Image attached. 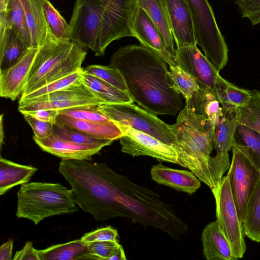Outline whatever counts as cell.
Returning <instances> with one entry per match:
<instances>
[{"mask_svg":"<svg viewBox=\"0 0 260 260\" xmlns=\"http://www.w3.org/2000/svg\"><path fill=\"white\" fill-rule=\"evenodd\" d=\"M84 73L99 78L113 86L127 92L125 81L116 68L110 66L92 64L83 69Z\"/></svg>","mask_w":260,"mask_h":260,"instance_id":"37","label":"cell"},{"mask_svg":"<svg viewBox=\"0 0 260 260\" xmlns=\"http://www.w3.org/2000/svg\"><path fill=\"white\" fill-rule=\"evenodd\" d=\"M150 174L156 183L189 194L201 186V181L191 171L172 169L161 163L152 166Z\"/></svg>","mask_w":260,"mask_h":260,"instance_id":"20","label":"cell"},{"mask_svg":"<svg viewBox=\"0 0 260 260\" xmlns=\"http://www.w3.org/2000/svg\"><path fill=\"white\" fill-rule=\"evenodd\" d=\"M43 9L46 22L53 35L57 39H70L69 24L49 0H44Z\"/></svg>","mask_w":260,"mask_h":260,"instance_id":"39","label":"cell"},{"mask_svg":"<svg viewBox=\"0 0 260 260\" xmlns=\"http://www.w3.org/2000/svg\"><path fill=\"white\" fill-rule=\"evenodd\" d=\"M211 191L219 228L229 242L234 256L237 259L242 258L246 250L245 235L234 201L229 175L223 176Z\"/></svg>","mask_w":260,"mask_h":260,"instance_id":"8","label":"cell"},{"mask_svg":"<svg viewBox=\"0 0 260 260\" xmlns=\"http://www.w3.org/2000/svg\"><path fill=\"white\" fill-rule=\"evenodd\" d=\"M83 83L105 101L106 104L134 102L128 92L83 72Z\"/></svg>","mask_w":260,"mask_h":260,"instance_id":"29","label":"cell"},{"mask_svg":"<svg viewBox=\"0 0 260 260\" xmlns=\"http://www.w3.org/2000/svg\"><path fill=\"white\" fill-rule=\"evenodd\" d=\"M1 147H2L4 139V135L3 132V114L1 115Z\"/></svg>","mask_w":260,"mask_h":260,"instance_id":"50","label":"cell"},{"mask_svg":"<svg viewBox=\"0 0 260 260\" xmlns=\"http://www.w3.org/2000/svg\"><path fill=\"white\" fill-rule=\"evenodd\" d=\"M105 104V101L82 82L81 84L34 99L19 100L18 110L21 113L39 109L60 111Z\"/></svg>","mask_w":260,"mask_h":260,"instance_id":"11","label":"cell"},{"mask_svg":"<svg viewBox=\"0 0 260 260\" xmlns=\"http://www.w3.org/2000/svg\"><path fill=\"white\" fill-rule=\"evenodd\" d=\"M110 0H76L69 24L70 40L93 51L103 9Z\"/></svg>","mask_w":260,"mask_h":260,"instance_id":"12","label":"cell"},{"mask_svg":"<svg viewBox=\"0 0 260 260\" xmlns=\"http://www.w3.org/2000/svg\"><path fill=\"white\" fill-rule=\"evenodd\" d=\"M23 113L28 114L38 120L50 122L53 124L55 123L57 116L58 115V111L49 109H39L24 112L21 113V114Z\"/></svg>","mask_w":260,"mask_h":260,"instance_id":"46","label":"cell"},{"mask_svg":"<svg viewBox=\"0 0 260 260\" xmlns=\"http://www.w3.org/2000/svg\"><path fill=\"white\" fill-rule=\"evenodd\" d=\"M83 74V71L82 68L69 75L54 80L23 96H21L20 100L34 99L67 88L73 85L81 84Z\"/></svg>","mask_w":260,"mask_h":260,"instance_id":"35","label":"cell"},{"mask_svg":"<svg viewBox=\"0 0 260 260\" xmlns=\"http://www.w3.org/2000/svg\"><path fill=\"white\" fill-rule=\"evenodd\" d=\"M118 233L116 229L111 226H106L90 232L86 233L81 239L86 243L96 241H111L117 242Z\"/></svg>","mask_w":260,"mask_h":260,"instance_id":"42","label":"cell"},{"mask_svg":"<svg viewBox=\"0 0 260 260\" xmlns=\"http://www.w3.org/2000/svg\"><path fill=\"white\" fill-rule=\"evenodd\" d=\"M37 170L34 167L20 165L1 156L0 195L16 185L28 182Z\"/></svg>","mask_w":260,"mask_h":260,"instance_id":"27","label":"cell"},{"mask_svg":"<svg viewBox=\"0 0 260 260\" xmlns=\"http://www.w3.org/2000/svg\"><path fill=\"white\" fill-rule=\"evenodd\" d=\"M14 260H40L37 249L33 247L31 242L26 243L23 248L15 252Z\"/></svg>","mask_w":260,"mask_h":260,"instance_id":"45","label":"cell"},{"mask_svg":"<svg viewBox=\"0 0 260 260\" xmlns=\"http://www.w3.org/2000/svg\"><path fill=\"white\" fill-rule=\"evenodd\" d=\"M53 134L57 137L79 144H95L104 147L110 145L113 140L94 137L76 129L54 124Z\"/></svg>","mask_w":260,"mask_h":260,"instance_id":"38","label":"cell"},{"mask_svg":"<svg viewBox=\"0 0 260 260\" xmlns=\"http://www.w3.org/2000/svg\"><path fill=\"white\" fill-rule=\"evenodd\" d=\"M134 37L142 44L155 52L170 66H175V58L169 52L159 29L146 12L138 8L132 22Z\"/></svg>","mask_w":260,"mask_h":260,"instance_id":"16","label":"cell"},{"mask_svg":"<svg viewBox=\"0 0 260 260\" xmlns=\"http://www.w3.org/2000/svg\"><path fill=\"white\" fill-rule=\"evenodd\" d=\"M188 100L192 105L195 111L208 119L214 127L223 116L222 108L220 106L219 100L210 91L200 89Z\"/></svg>","mask_w":260,"mask_h":260,"instance_id":"30","label":"cell"},{"mask_svg":"<svg viewBox=\"0 0 260 260\" xmlns=\"http://www.w3.org/2000/svg\"><path fill=\"white\" fill-rule=\"evenodd\" d=\"M186 1L193 19L197 44L219 72L228 62V48L217 25L212 8L208 0Z\"/></svg>","mask_w":260,"mask_h":260,"instance_id":"6","label":"cell"},{"mask_svg":"<svg viewBox=\"0 0 260 260\" xmlns=\"http://www.w3.org/2000/svg\"><path fill=\"white\" fill-rule=\"evenodd\" d=\"M138 6V0H110L105 4L93 51L95 56H104L113 41L134 37L132 22Z\"/></svg>","mask_w":260,"mask_h":260,"instance_id":"9","label":"cell"},{"mask_svg":"<svg viewBox=\"0 0 260 260\" xmlns=\"http://www.w3.org/2000/svg\"><path fill=\"white\" fill-rule=\"evenodd\" d=\"M260 23V15L258 17V18H257L255 23H254V25H256V24H257L258 23Z\"/></svg>","mask_w":260,"mask_h":260,"instance_id":"51","label":"cell"},{"mask_svg":"<svg viewBox=\"0 0 260 260\" xmlns=\"http://www.w3.org/2000/svg\"><path fill=\"white\" fill-rule=\"evenodd\" d=\"M118 127L122 133L119 139L122 152L132 156H148L177 164V154L171 146L129 126L120 125Z\"/></svg>","mask_w":260,"mask_h":260,"instance_id":"14","label":"cell"},{"mask_svg":"<svg viewBox=\"0 0 260 260\" xmlns=\"http://www.w3.org/2000/svg\"><path fill=\"white\" fill-rule=\"evenodd\" d=\"M120 246L117 241H96L88 243L89 251L101 260H109L114 251Z\"/></svg>","mask_w":260,"mask_h":260,"instance_id":"41","label":"cell"},{"mask_svg":"<svg viewBox=\"0 0 260 260\" xmlns=\"http://www.w3.org/2000/svg\"><path fill=\"white\" fill-rule=\"evenodd\" d=\"M6 14L9 27L18 34L28 48L32 47L30 32L19 0H9Z\"/></svg>","mask_w":260,"mask_h":260,"instance_id":"33","label":"cell"},{"mask_svg":"<svg viewBox=\"0 0 260 260\" xmlns=\"http://www.w3.org/2000/svg\"><path fill=\"white\" fill-rule=\"evenodd\" d=\"M175 62L195 79L200 89L211 91L218 99L223 78L197 45L177 47Z\"/></svg>","mask_w":260,"mask_h":260,"instance_id":"13","label":"cell"},{"mask_svg":"<svg viewBox=\"0 0 260 260\" xmlns=\"http://www.w3.org/2000/svg\"><path fill=\"white\" fill-rule=\"evenodd\" d=\"M250 99L245 107L239 108L234 116L239 124L246 125L260 133V91L250 90Z\"/></svg>","mask_w":260,"mask_h":260,"instance_id":"34","label":"cell"},{"mask_svg":"<svg viewBox=\"0 0 260 260\" xmlns=\"http://www.w3.org/2000/svg\"><path fill=\"white\" fill-rule=\"evenodd\" d=\"M22 114L32 128L35 137L43 139L53 134L54 124L38 120L25 113H22Z\"/></svg>","mask_w":260,"mask_h":260,"instance_id":"43","label":"cell"},{"mask_svg":"<svg viewBox=\"0 0 260 260\" xmlns=\"http://www.w3.org/2000/svg\"><path fill=\"white\" fill-rule=\"evenodd\" d=\"M238 124L234 115L223 114L214 127V148L216 154L211 156L209 167L215 186L230 168L229 152L232 149L234 134Z\"/></svg>","mask_w":260,"mask_h":260,"instance_id":"15","label":"cell"},{"mask_svg":"<svg viewBox=\"0 0 260 260\" xmlns=\"http://www.w3.org/2000/svg\"><path fill=\"white\" fill-rule=\"evenodd\" d=\"M13 241L9 240L0 247V260H12Z\"/></svg>","mask_w":260,"mask_h":260,"instance_id":"47","label":"cell"},{"mask_svg":"<svg viewBox=\"0 0 260 260\" xmlns=\"http://www.w3.org/2000/svg\"><path fill=\"white\" fill-rule=\"evenodd\" d=\"M40 260L101 259L91 253L88 243L81 239L37 250Z\"/></svg>","mask_w":260,"mask_h":260,"instance_id":"25","label":"cell"},{"mask_svg":"<svg viewBox=\"0 0 260 260\" xmlns=\"http://www.w3.org/2000/svg\"><path fill=\"white\" fill-rule=\"evenodd\" d=\"M234 143L260 169V133L246 125L239 124L234 134Z\"/></svg>","mask_w":260,"mask_h":260,"instance_id":"31","label":"cell"},{"mask_svg":"<svg viewBox=\"0 0 260 260\" xmlns=\"http://www.w3.org/2000/svg\"><path fill=\"white\" fill-rule=\"evenodd\" d=\"M98 107L85 106L76 107L58 111V113L83 120L99 123H110L112 122L104 113L99 109Z\"/></svg>","mask_w":260,"mask_h":260,"instance_id":"40","label":"cell"},{"mask_svg":"<svg viewBox=\"0 0 260 260\" xmlns=\"http://www.w3.org/2000/svg\"><path fill=\"white\" fill-rule=\"evenodd\" d=\"M243 224L245 235L252 241L260 242V179L248 200Z\"/></svg>","mask_w":260,"mask_h":260,"instance_id":"32","label":"cell"},{"mask_svg":"<svg viewBox=\"0 0 260 260\" xmlns=\"http://www.w3.org/2000/svg\"><path fill=\"white\" fill-rule=\"evenodd\" d=\"M250 97V90L240 88L223 78L218 99L223 114L234 115L239 108L247 105Z\"/></svg>","mask_w":260,"mask_h":260,"instance_id":"28","label":"cell"},{"mask_svg":"<svg viewBox=\"0 0 260 260\" xmlns=\"http://www.w3.org/2000/svg\"><path fill=\"white\" fill-rule=\"evenodd\" d=\"M9 0H0V13H6Z\"/></svg>","mask_w":260,"mask_h":260,"instance_id":"49","label":"cell"},{"mask_svg":"<svg viewBox=\"0 0 260 260\" xmlns=\"http://www.w3.org/2000/svg\"><path fill=\"white\" fill-rule=\"evenodd\" d=\"M33 139L43 151L62 159L91 160L93 155L104 147L100 145L79 144L61 139L53 134L43 139L33 136Z\"/></svg>","mask_w":260,"mask_h":260,"instance_id":"19","label":"cell"},{"mask_svg":"<svg viewBox=\"0 0 260 260\" xmlns=\"http://www.w3.org/2000/svg\"><path fill=\"white\" fill-rule=\"evenodd\" d=\"M16 216L37 225L48 217L79 211L71 189L58 183L27 182L17 192Z\"/></svg>","mask_w":260,"mask_h":260,"instance_id":"5","label":"cell"},{"mask_svg":"<svg viewBox=\"0 0 260 260\" xmlns=\"http://www.w3.org/2000/svg\"><path fill=\"white\" fill-rule=\"evenodd\" d=\"M55 124L76 129L101 139L114 141L122 135L121 131L113 122L99 123L83 120L58 113Z\"/></svg>","mask_w":260,"mask_h":260,"instance_id":"24","label":"cell"},{"mask_svg":"<svg viewBox=\"0 0 260 260\" xmlns=\"http://www.w3.org/2000/svg\"><path fill=\"white\" fill-rule=\"evenodd\" d=\"M167 64L142 44L119 47L110 62L121 74L134 102L156 115L175 116L183 108V102L173 86Z\"/></svg>","mask_w":260,"mask_h":260,"instance_id":"1","label":"cell"},{"mask_svg":"<svg viewBox=\"0 0 260 260\" xmlns=\"http://www.w3.org/2000/svg\"><path fill=\"white\" fill-rule=\"evenodd\" d=\"M86 54L85 48L70 39L49 36L39 47L21 96L81 69Z\"/></svg>","mask_w":260,"mask_h":260,"instance_id":"4","label":"cell"},{"mask_svg":"<svg viewBox=\"0 0 260 260\" xmlns=\"http://www.w3.org/2000/svg\"><path fill=\"white\" fill-rule=\"evenodd\" d=\"M170 128L175 138L172 147L177 154V164L192 172L212 189L215 185L209 160L214 147V126L205 117L197 113L187 100Z\"/></svg>","mask_w":260,"mask_h":260,"instance_id":"3","label":"cell"},{"mask_svg":"<svg viewBox=\"0 0 260 260\" xmlns=\"http://www.w3.org/2000/svg\"><path fill=\"white\" fill-rule=\"evenodd\" d=\"M28 49L18 34L9 27L7 20H0V70L15 64Z\"/></svg>","mask_w":260,"mask_h":260,"instance_id":"21","label":"cell"},{"mask_svg":"<svg viewBox=\"0 0 260 260\" xmlns=\"http://www.w3.org/2000/svg\"><path fill=\"white\" fill-rule=\"evenodd\" d=\"M177 47L197 45L192 15L186 0H164Z\"/></svg>","mask_w":260,"mask_h":260,"instance_id":"18","label":"cell"},{"mask_svg":"<svg viewBox=\"0 0 260 260\" xmlns=\"http://www.w3.org/2000/svg\"><path fill=\"white\" fill-rule=\"evenodd\" d=\"M169 77L174 88L185 101L191 99L200 89L195 79L178 66H170Z\"/></svg>","mask_w":260,"mask_h":260,"instance_id":"36","label":"cell"},{"mask_svg":"<svg viewBox=\"0 0 260 260\" xmlns=\"http://www.w3.org/2000/svg\"><path fill=\"white\" fill-rule=\"evenodd\" d=\"M124 249L121 245L113 253L109 260H126Z\"/></svg>","mask_w":260,"mask_h":260,"instance_id":"48","label":"cell"},{"mask_svg":"<svg viewBox=\"0 0 260 260\" xmlns=\"http://www.w3.org/2000/svg\"><path fill=\"white\" fill-rule=\"evenodd\" d=\"M232 150V160L228 174L237 213L243 222L248 200L260 179V169L234 143Z\"/></svg>","mask_w":260,"mask_h":260,"instance_id":"10","label":"cell"},{"mask_svg":"<svg viewBox=\"0 0 260 260\" xmlns=\"http://www.w3.org/2000/svg\"><path fill=\"white\" fill-rule=\"evenodd\" d=\"M201 240L203 254L207 260H237L231 245L219 228L216 220L204 229Z\"/></svg>","mask_w":260,"mask_h":260,"instance_id":"22","label":"cell"},{"mask_svg":"<svg viewBox=\"0 0 260 260\" xmlns=\"http://www.w3.org/2000/svg\"><path fill=\"white\" fill-rule=\"evenodd\" d=\"M44 0H19L24 10L31 35L32 47H40L52 33L46 20Z\"/></svg>","mask_w":260,"mask_h":260,"instance_id":"23","label":"cell"},{"mask_svg":"<svg viewBox=\"0 0 260 260\" xmlns=\"http://www.w3.org/2000/svg\"><path fill=\"white\" fill-rule=\"evenodd\" d=\"M138 4L156 25L169 52L175 58L176 48L164 0H138Z\"/></svg>","mask_w":260,"mask_h":260,"instance_id":"26","label":"cell"},{"mask_svg":"<svg viewBox=\"0 0 260 260\" xmlns=\"http://www.w3.org/2000/svg\"><path fill=\"white\" fill-rule=\"evenodd\" d=\"M98 108L117 126H129L151 135L172 147L174 143L175 138L170 124L134 102L105 104Z\"/></svg>","mask_w":260,"mask_h":260,"instance_id":"7","label":"cell"},{"mask_svg":"<svg viewBox=\"0 0 260 260\" xmlns=\"http://www.w3.org/2000/svg\"><path fill=\"white\" fill-rule=\"evenodd\" d=\"M39 47H31L15 64L0 70V95L15 101L21 95Z\"/></svg>","mask_w":260,"mask_h":260,"instance_id":"17","label":"cell"},{"mask_svg":"<svg viewBox=\"0 0 260 260\" xmlns=\"http://www.w3.org/2000/svg\"><path fill=\"white\" fill-rule=\"evenodd\" d=\"M242 17L248 18L253 25L260 15V0H236Z\"/></svg>","mask_w":260,"mask_h":260,"instance_id":"44","label":"cell"},{"mask_svg":"<svg viewBox=\"0 0 260 260\" xmlns=\"http://www.w3.org/2000/svg\"><path fill=\"white\" fill-rule=\"evenodd\" d=\"M58 172L70 184L78 206L104 221L121 214L127 202L125 176L105 163L62 159Z\"/></svg>","mask_w":260,"mask_h":260,"instance_id":"2","label":"cell"}]
</instances>
